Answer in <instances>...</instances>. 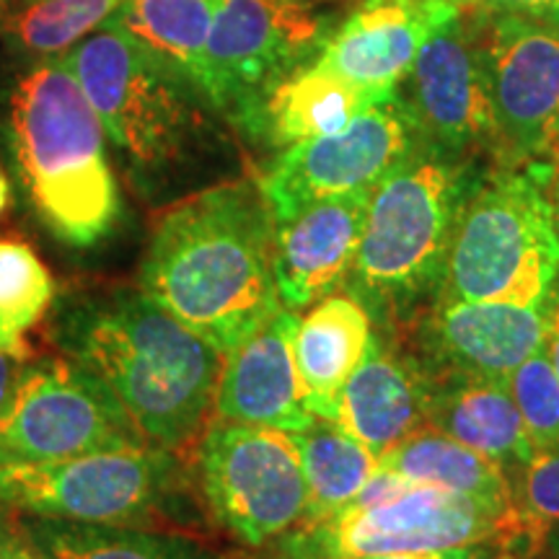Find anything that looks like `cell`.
Masks as SVG:
<instances>
[{"mask_svg":"<svg viewBox=\"0 0 559 559\" xmlns=\"http://www.w3.org/2000/svg\"><path fill=\"white\" fill-rule=\"evenodd\" d=\"M198 477L213 519L254 549L296 528L309 506L300 453L288 430L218 419L202 430Z\"/></svg>","mask_w":559,"mask_h":559,"instance_id":"11","label":"cell"},{"mask_svg":"<svg viewBox=\"0 0 559 559\" xmlns=\"http://www.w3.org/2000/svg\"><path fill=\"white\" fill-rule=\"evenodd\" d=\"M334 423L381 459L425 425L423 370L373 337L342 389Z\"/></svg>","mask_w":559,"mask_h":559,"instance_id":"20","label":"cell"},{"mask_svg":"<svg viewBox=\"0 0 559 559\" xmlns=\"http://www.w3.org/2000/svg\"><path fill=\"white\" fill-rule=\"evenodd\" d=\"M151 443L117 396L68 355L29 358L0 412V464H55Z\"/></svg>","mask_w":559,"mask_h":559,"instance_id":"10","label":"cell"},{"mask_svg":"<svg viewBox=\"0 0 559 559\" xmlns=\"http://www.w3.org/2000/svg\"><path fill=\"white\" fill-rule=\"evenodd\" d=\"M425 425L492 459L510 477H519L534 459L521 412L508 383L425 376Z\"/></svg>","mask_w":559,"mask_h":559,"instance_id":"19","label":"cell"},{"mask_svg":"<svg viewBox=\"0 0 559 559\" xmlns=\"http://www.w3.org/2000/svg\"><path fill=\"white\" fill-rule=\"evenodd\" d=\"M19 526L41 559H226L192 536L171 531L29 515Z\"/></svg>","mask_w":559,"mask_h":559,"instance_id":"24","label":"cell"},{"mask_svg":"<svg viewBox=\"0 0 559 559\" xmlns=\"http://www.w3.org/2000/svg\"><path fill=\"white\" fill-rule=\"evenodd\" d=\"M407 79L409 99L402 102L425 145L453 156L479 145L498 148L477 34L464 19H453L425 41Z\"/></svg>","mask_w":559,"mask_h":559,"instance_id":"14","label":"cell"},{"mask_svg":"<svg viewBox=\"0 0 559 559\" xmlns=\"http://www.w3.org/2000/svg\"><path fill=\"white\" fill-rule=\"evenodd\" d=\"M3 138L26 200L60 243L94 249L115 234L122 198L107 132L62 58H47L13 81Z\"/></svg>","mask_w":559,"mask_h":559,"instance_id":"4","label":"cell"},{"mask_svg":"<svg viewBox=\"0 0 559 559\" xmlns=\"http://www.w3.org/2000/svg\"><path fill=\"white\" fill-rule=\"evenodd\" d=\"M128 0H26L5 19V34L19 50L55 58L102 29Z\"/></svg>","mask_w":559,"mask_h":559,"instance_id":"28","label":"cell"},{"mask_svg":"<svg viewBox=\"0 0 559 559\" xmlns=\"http://www.w3.org/2000/svg\"><path fill=\"white\" fill-rule=\"evenodd\" d=\"M185 481L179 451L122 445L55 464H0V506L29 519L145 528L179 513Z\"/></svg>","mask_w":559,"mask_h":559,"instance_id":"7","label":"cell"},{"mask_svg":"<svg viewBox=\"0 0 559 559\" xmlns=\"http://www.w3.org/2000/svg\"><path fill=\"white\" fill-rule=\"evenodd\" d=\"M469 166L453 153L417 148L370 194L353 280L362 306L407 313L440 293L449 251L466 200Z\"/></svg>","mask_w":559,"mask_h":559,"instance_id":"5","label":"cell"},{"mask_svg":"<svg viewBox=\"0 0 559 559\" xmlns=\"http://www.w3.org/2000/svg\"><path fill=\"white\" fill-rule=\"evenodd\" d=\"M290 436L298 445L309 489V506L300 523L324 521L345 510L379 469V456L342 430L334 419H313L309 428Z\"/></svg>","mask_w":559,"mask_h":559,"instance_id":"25","label":"cell"},{"mask_svg":"<svg viewBox=\"0 0 559 559\" xmlns=\"http://www.w3.org/2000/svg\"><path fill=\"white\" fill-rule=\"evenodd\" d=\"M19 3H26V0H19Z\"/></svg>","mask_w":559,"mask_h":559,"instance_id":"40","label":"cell"},{"mask_svg":"<svg viewBox=\"0 0 559 559\" xmlns=\"http://www.w3.org/2000/svg\"><path fill=\"white\" fill-rule=\"evenodd\" d=\"M58 298L52 272L29 243L0 236V353L32 358L26 334Z\"/></svg>","mask_w":559,"mask_h":559,"instance_id":"27","label":"cell"},{"mask_svg":"<svg viewBox=\"0 0 559 559\" xmlns=\"http://www.w3.org/2000/svg\"><path fill=\"white\" fill-rule=\"evenodd\" d=\"M513 495L521 519L539 539L559 526V451L534 453L513 479Z\"/></svg>","mask_w":559,"mask_h":559,"instance_id":"30","label":"cell"},{"mask_svg":"<svg viewBox=\"0 0 559 559\" xmlns=\"http://www.w3.org/2000/svg\"><path fill=\"white\" fill-rule=\"evenodd\" d=\"M26 362H29V358L0 353V412L5 409V404H9V400L13 396V389H16Z\"/></svg>","mask_w":559,"mask_h":559,"instance_id":"36","label":"cell"},{"mask_svg":"<svg viewBox=\"0 0 559 559\" xmlns=\"http://www.w3.org/2000/svg\"><path fill=\"white\" fill-rule=\"evenodd\" d=\"M379 466L396 472L412 485L440 487L498 513H519L513 477L492 459L430 425H423L396 449L383 453Z\"/></svg>","mask_w":559,"mask_h":559,"instance_id":"23","label":"cell"},{"mask_svg":"<svg viewBox=\"0 0 559 559\" xmlns=\"http://www.w3.org/2000/svg\"><path fill=\"white\" fill-rule=\"evenodd\" d=\"M459 3L477 5V9H485L487 13H510V16H526L559 24V0H459Z\"/></svg>","mask_w":559,"mask_h":559,"instance_id":"31","label":"cell"},{"mask_svg":"<svg viewBox=\"0 0 559 559\" xmlns=\"http://www.w3.org/2000/svg\"><path fill=\"white\" fill-rule=\"evenodd\" d=\"M389 102L368 94L353 83L319 66L317 60L298 68L264 96L249 135L260 138L275 148L304 143V140L332 135L347 128L355 117Z\"/></svg>","mask_w":559,"mask_h":559,"instance_id":"22","label":"cell"},{"mask_svg":"<svg viewBox=\"0 0 559 559\" xmlns=\"http://www.w3.org/2000/svg\"><path fill=\"white\" fill-rule=\"evenodd\" d=\"M349 0H218L202 96L251 128L264 96L324 50Z\"/></svg>","mask_w":559,"mask_h":559,"instance_id":"9","label":"cell"},{"mask_svg":"<svg viewBox=\"0 0 559 559\" xmlns=\"http://www.w3.org/2000/svg\"><path fill=\"white\" fill-rule=\"evenodd\" d=\"M536 542L521 513H498L440 487L409 485L400 498L298 523L280 536L275 559H360L469 544H502L515 559H526Z\"/></svg>","mask_w":559,"mask_h":559,"instance_id":"8","label":"cell"},{"mask_svg":"<svg viewBox=\"0 0 559 559\" xmlns=\"http://www.w3.org/2000/svg\"><path fill=\"white\" fill-rule=\"evenodd\" d=\"M370 342V311L355 296L332 293L298 321L296 366L306 409L313 417L337 419L342 389L366 358Z\"/></svg>","mask_w":559,"mask_h":559,"instance_id":"21","label":"cell"},{"mask_svg":"<svg viewBox=\"0 0 559 559\" xmlns=\"http://www.w3.org/2000/svg\"><path fill=\"white\" fill-rule=\"evenodd\" d=\"M477 34L508 166L547 156L559 140V24L487 13Z\"/></svg>","mask_w":559,"mask_h":559,"instance_id":"13","label":"cell"},{"mask_svg":"<svg viewBox=\"0 0 559 559\" xmlns=\"http://www.w3.org/2000/svg\"><path fill=\"white\" fill-rule=\"evenodd\" d=\"M360 559H515L513 551L502 544H469V547L428 549V551H404V555H379Z\"/></svg>","mask_w":559,"mask_h":559,"instance_id":"32","label":"cell"},{"mask_svg":"<svg viewBox=\"0 0 559 559\" xmlns=\"http://www.w3.org/2000/svg\"><path fill=\"white\" fill-rule=\"evenodd\" d=\"M140 288L221 355L260 332L283 309L275 218L260 181H218L160 210Z\"/></svg>","mask_w":559,"mask_h":559,"instance_id":"1","label":"cell"},{"mask_svg":"<svg viewBox=\"0 0 559 559\" xmlns=\"http://www.w3.org/2000/svg\"><path fill=\"white\" fill-rule=\"evenodd\" d=\"M508 389L534 453L559 451V379L544 347L510 373Z\"/></svg>","mask_w":559,"mask_h":559,"instance_id":"29","label":"cell"},{"mask_svg":"<svg viewBox=\"0 0 559 559\" xmlns=\"http://www.w3.org/2000/svg\"><path fill=\"white\" fill-rule=\"evenodd\" d=\"M11 200H13L11 179H9V174H5L3 166H0V218H3V215L9 213V207H11Z\"/></svg>","mask_w":559,"mask_h":559,"instance_id":"38","label":"cell"},{"mask_svg":"<svg viewBox=\"0 0 559 559\" xmlns=\"http://www.w3.org/2000/svg\"><path fill=\"white\" fill-rule=\"evenodd\" d=\"M9 13H11V0H0V24L9 19Z\"/></svg>","mask_w":559,"mask_h":559,"instance_id":"39","label":"cell"},{"mask_svg":"<svg viewBox=\"0 0 559 559\" xmlns=\"http://www.w3.org/2000/svg\"><path fill=\"white\" fill-rule=\"evenodd\" d=\"M215 9L218 0H128L115 19L202 94Z\"/></svg>","mask_w":559,"mask_h":559,"instance_id":"26","label":"cell"},{"mask_svg":"<svg viewBox=\"0 0 559 559\" xmlns=\"http://www.w3.org/2000/svg\"><path fill=\"white\" fill-rule=\"evenodd\" d=\"M370 194L311 202L275 223V283L285 309H309L353 275Z\"/></svg>","mask_w":559,"mask_h":559,"instance_id":"17","label":"cell"},{"mask_svg":"<svg viewBox=\"0 0 559 559\" xmlns=\"http://www.w3.org/2000/svg\"><path fill=\"white\" fill-rule=\"evenodd\" d=\"M417 138L407 107L394 96L366 109L332 135L283 148L257 181L277 223L311 202L373 192L417 148Z\"/></svg>","mask_w":559,"mask_h":559,"instance_id":"12","label":"cell"},{"mask_svg":"<svg viewBox=\"0 0 559 559\" xmlns=\"http://www.w3.org/2000/svg\"><path fill=\"white\" fill-rule=\"evenodd\" d=\"M559 275V228L542 164L477 181L453 236L438 300L539 306Z\"/></svg>","mask_w":559,"mask_h":559,"instance_id":"6","label":"cell"},{"mask_svg":"<svg viewBox=\"0 0 559 559\" xmlns=\"http://www.w3.org/2000/svg\"><path fill=\"white\" fill-rule=\"evenodd\" d=\"M544 190H547L551 213H555L557 228H559V140L547 151V156L539 158Z\"/></svg>","mask_w":559,"mask_h":559,"instance_id":"35","label":"cell"},{"mask_svg":"<svg viewBox=\"0 0 559 559\" xmlns=\"http://www.w3.org/2000/svg\"><path fill=\"white\" fill-rule=\"evenodd\" d=\"M298 311L280 309L223 360L215 415L226 423L300 432L313 423L296 366Z\"/></svg>","mask_w":559,"mask_h":559,"instance_id":"18","label":"cell"},{"mask_svg":"<svg viewBox=\"0 0 559 559\" xmlns=\"http://www.w3.org/2000/svg\"><path fill=\"white\" fill-rule=\"evenodd\" d=\"M526 559H559V526L544 531L536 547L528 551Z\"/></svg>","mask_w":559,"mask_h":559,"instance_id":"37","label":"cell"},{"mask_svg":"<svg viewBox=\"0 0 559 559\" xmlns=\"http://www.w3.org/2000/svg\"><path fill=\"white\" fill-rule=\"evenodd\" d=\"M122 158L124 177L151 205L194 192L218 153L205 96L145 50L111 16L62 55Z\"/></svg>","mask_w":559,"mask_h":559,"instance_id":"3","label":"cell"},{"mask_svg":"<svg viewBox=\"0 0 559 559\" xmlns=\"http://www.w3.org/2000/svg\"><path fill=\"white\" fill-rule=\"evenodd\" d=\"M47 340L91 370L151 443L181 451L202 436L223 355L143 288L70 285L55 298Z\"/></svg>","mask_w":559,"mask_h":559,"instance_id":"2","label":"cell"},{"mask_svg":"<svg viewBox=\"0 0 559 559\" xmlns=\"http://www.w3.org/2000/svg\"><path fill=\"white\" fill-rule=\"evenodd\" d=\"M544 313H547V337H544V353L555 368L559 379V288L551 285L547 300H544Z\"/></svg>","mask_w":559,"mask_h":559,"instance_id":"34","label":"cell"},{"mask_svg":"<svg viewBox=\"0 0 559 559\" xmlns=\"http://www.w3.org/2000/svg\"><path fill=\"white\" fill-rule=\"evenodd\" d=\"M459 16V0H360L317 62L379 99H394L425 41Z\"/></svg>","mask_w":559,"mask_h":559,"instance_id":"15","label":"cell"},{"mask_svg":"<svg viewBox=\"0 0 559 559\" xmlns=\"http://www.w3.org/2000/svg\"><path fill=\"white\" fill-rule=\"evenodd\" d=\"M547 337L544 304L438 300L419 330L425 376L508 383L510 373L539 353Z\"/></svg>","mask_w":559,"mask_h":559,"instance_id":"16","label":"cell"},{"mask_svg":"<svg viewBox=\"0 0 559 559\" xmlns=\"http://www.w3.org/2000/svg\"><path fill=\"white\" fill-rule=\"evenodd\" d=\"M0 506V559H41L29 542H26L24 531L19 526V519L3 513Z\"/></svg>","mask_w":559,"mask_h":559,"instance_id":"33","label":"cell"}]
</instances>
